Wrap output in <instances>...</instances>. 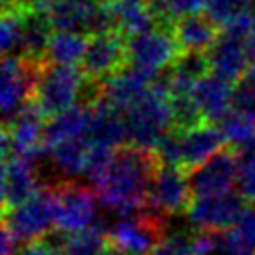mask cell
Listing matches in <instances>:
<instances>
[{
	"label": "cell",
	"mask_w": 255,
	"mask_h": 255,
	"mask_svg": "<svg viewBox=\"0 0 255 255\" xmlns=\"http://www.w3.org/2000/svg\"><path fill=\"white\" fill-rule=\"evenodd\" d=\"M249 4H251V0H207L205 14L211 22H215L217 26L223 28L229 20L247 12Z\"/></svg>",
	"instance_id": "836d02e7"
},
{
	"label": "cell",
	"mask_w": 255,
	"mask_h": 255,
	"mask_svg": "<svg viewBox=\"0 0 255 255\" xmlns=\"http://www.w3.org/2000/svg\"><path fill=\"white\" fill-rule=\"evenodd\" d=\"M114 14H116V30L126 38H133L137 34L155 28L153 18L145 4L114 0Z\"/></svg>",
	"instance_id": "484cf974"
},
{
	"label": "cell",
	"mask_w": 255,
	"mask_h": 255,
	"mask_svg": "<svg viewBox=\"0 0 255 255\" xmlns=\"http://www.w3.org/2000/svg\"><path fill=\"white\" fill-rule=\"evenodd\" d=\"M124 122L128 145L153 153L161 137L173 129L169 98L149 88V92L124 114Z\"/></svg>",
	"instance_id": "3957f363"
},
{
	"label": "cell",
	"mask_w": 255,
	"mask_h": 255,
	"mask_svg": "<svg viewBox=\"0 0 255 255\" xmlns=\"http://www.w3.org/2000/svg\"><path fill=\"white\" fill-rule=\"evenodd\" d=\"M223 133L215 124H201L193 129L181 131V147H183V167L197 169L213 155H217L223 147Z\"/></svg>",
	"instance_id": "ffe728a7"
},
{
	"label": "cell",
	"mask_w": 255,
	"mask_h": 255,
	"mask_svg": "<svg viewBox=\"0 0 255 255\" xmlns=\"http://www.w3.org/2000/svg\"><path fill=\"white\" fill-rule=\"evenodd\" d=\"M42 66L44 64H34L16 56H8L2 60L0 104H2L4 124L34 100V90Z\"/></svg>",
	"instance_id": "9c48e42d"
},
{
	"label": "cell",
	"mask_w": 255,
	"mask_h": 255,
	"mask_svg": "<svg viewBox=\"0 0 255 255\" xmlns=\"http://www.w3.org/2000/svg\"><path fill=\"white\" fill-rule=\"evenodd\" d=\"M90 128V106L78 104L64 114L50 118L44 129V147L64 141V139H78L88 137Z\"/></svg>",
	"instance_id": "603a6c76"
},
{
	"label": "cell",
	"mask_w": 255,
	"mask_h": 255,
	"mask_svg": "<svg viewBox=\"0 0 255 255\" xmlns=\"http://www.w3.org/2000/svg\"><path fill=\"white\" fill-rule=\"evenodd\" d=\"M217 128L223 133L225 143L235 147V151H241V149H247V147H255V122H251L243 114L231 110L217 124Z\"/></svg>",
	"instance_id": "83f0119b"
},
{
	"label": "cell",
	"mask_w": 255,
	"mask_h": 255,
	"mask_svg": "<svg viewBox=\"0 0 255 255\" xmlns=\"http://www.w3.org/2000/svg\"><path fill=\"white\" fill-rule=\"evenodd\" d=\"M149 255H197L195 235L187 231H169L157 241Z\"/></svg>",
	"instance_id": "1f68e13d"
},
{
	"label": "cell",
	"mask_w": 255,
	"mask_h": 255,
	"mask_svg": "<svg viewBox=\"0 0 255 255\" xmlns=\"http://www.w3.org/2000/svg\"><path fill=\"white\" fill-rule=\"evenodd\" d=\"M100 199L80 181L56 185V229L64 235H76L102 229Z\"/></svg>",
	"instance_id": "5b68a950"
},
{
	"label": "cell",
	"mask_w": 255,
	"mask_h": 255,
	"mask_svg": "<svg viewBox=\"0 0 255 255\" xmlns=\"http://www.w3.org/2000/svg\"><path fill=\"white\" fill-rule=\"evenodd\" d=\"M80 64V70L92 82H102L118 74L128 64V38L120 32L88 38L86 52Z\"/></svg>",
	"instance_id": "30bf717a"
},
{
	"label": "cell",
	"mask_w": 255,
	"mask_h": 255,
	"mask_svg": "<svg viewBox=\"0 0 255 255\" xmlns=\"http://www.w3.org/2000/svg\"><path fill=\"white\" fill-rule=\"evenodd\" d=\"M110 239L104 235V229H92L76 235H64L56 245L58 255H108Z\"/></svg>",
	"instance_id": "4316f807"
},
{
	"label": "cell",
	"mask_w": 255,
	"mask_h": 255,
	"mask_svg": "<svg viewBox=\"0 0 255 255\" xmlns=\"http://www.w3.org/2000/svg\"><path fill=\"white\" fill-rule=\"evenodd\" d=\"M0 48L4 58L22 54V12L10 10L2 12V26H0Z\"/></svg>",
	"instance_id": "f546056e"
},
{
	"label": "cell",
	"mask_w": 255,
	"mask_h": 255,
	"mask_svg": "<svg viewBox=\"0 0 255 255\" xmlns=\"http://www.w3.org/2000/svg\"><path fill=\"white\" fill-rule=\"evenodd\" d=\"M92 147V141L88 137H78V139H64L58 143H52L44 147L48 157L50 167L54 173L60 177V183L84 179V169H86V159L88 151Z\"/></svg>",
	"instance_id": "ac0fdd59"
},
{
	"label": "cell",
	"mask_w": 255,
	"mask_h": 255,
	"mask_svg": "<svg viewBox=\"0 0 255 255\" xmlns=\"http://www.w3.org/2000/svg\"><path fill=\"white\" fill-rule=\"evenodd\" d=\"M161 223L165 221H159L147 213L118 217V221L108 229L110 245L124 255H149L157 241L163 237Z\"/></svg>",
	"instance_id": "8fae6325"
},
{
	"label": "cell",
	"mask_w": 255,
	"mask_h": 255,
	"mask_svg": "<svg viewBox=\"0 0 255 255\" xmlns=\"http://www.w3.org/2000/svg\"><path fill=\"white\" fill-rule=\"evenodd\" d=\"M151 82V78L126 66L118 74L100 82V98L118 112L126 114L149 92Z\"/></svg>",
	"instance_id": "9a60e30c"
},
{
	"label": "cell",
	"mask_w": 255,
	"mask_h": 255,
	"mask_svg": "<svg viewBox=\"0 0 255 255\" xmlns=\"http://www.w3.org/2000/svg\"><path fill=\"white\" fill-rule=\"evenodd\" d=\"M108 255H124V253H120L118 249H114V247H110V251H108Z\"/></svg>",
	"instance_id": "60d3db41"
},
{
	"label": "cell",
	"mask_w": 255,
	"mask_h": 255,
	"mask_svg": "<svg viewBox=\"0 0 255 255\" xmlns=\"http://www.w3.org/2000/svg\"><path fill=\"white\" fill-rule=\"evenodd\" d=\"M191 185L189 175L181 171V167H165L159 165L155 169L149 199H147V215L165 221L167 217L185 213L191 203Z\"/></svg>",
	"instance_id": "ba28073f"
},
{
	"label": "cell",
	"mask_w": 255,
	"mask_h": 255,
	"mask_svg": "<svg viewBox=\"0 0 255 255\" xmlns=\"http://www.w3.org/2000/svg\"><path fill=\"white\" fill-rule=\"evenodd\" d=\"M153 155L159 165L165 167H183V147H181V131L169 129L157 147L153 149Z\"/></svg>",
	"instance_id": "d6a6232c"
},
{
	"label": "cell",
	"mask_w": 255,
	"mask_h": 255,
	"mask_svg": "<svg viewBox=\"0 0 255 255\" xmlns=\"http://www.w3.org/2000/svg\"><path fill=\"white\" fill-rule=\"evenodd\" d=\"M16 255H58V249L46 241H36V243L22 245Z\"/></svg>",
	"instance_id": "74e56055"
},
{
	"label": "cell",
	"mask_w": 255,
	"mask_h": 255,
	"mask_svg": "<svg viewBox=\"0 0 255 255\" xmlns=\"http://www.w3.org/2000/svg\"><path fill=\"white\" fill-rule=\"evenodd\" d=\"M233 110L255 122V92L237 84L233 90Z\"/></svg>",
	"instance_id": "d590c367"
},
{
	"label": "cell",
	"mask_w": 255,
	"mask_h": 255,
	"mask_svg": "<svg viewBox=\"0 0 255 255\" xmlns=\"http://www.w3.org/2000/svg\"><path fill=\"white\" fill-rule=\"evenodd\" d=\"M207 60H209L211 74L221 76L231 84L239 82L247 72V68L251 66L247 44L225 32H219L217 40L207 50Z\"/></svg>",
	"instance_id": "2e32d148"
},
{
	"label": "cell",
	"mask_w": 255,
	"mask_h": 255,
	"mask_svg": "<svg viewBox=\"0 0 255 255\" xmlns=\"http://www.w3.org/2000/svg\"><path fill=\"white\" fill-rule=\"evenodd\" d=\"M181 54L169 28H151L143 34L128 38V64L143 76L155 80L169 70Z\"/></svg>",
	"instance_id": "8992f818"
},
{
	"label": "cell",
	"mask_w": 255,
	"mask_h": 255,
	"mask_svg": "<svg viewBox=\"0 0 255 255\" xmlns=\"http://www.w3.org/2000/svg\"><path fill=\"white\" fill-rule=\"evenodd\" d=\"M247 52H249V60H251V64H255V36L247 42Z\"/></svg>",
	"instance_id": "ab89813d"
},
{
	"label": "cell",
	"mask_w": 255,
	"mask_h": 255,
	"mask_svg": "<svg viewBox=\"0 0 255 255\" xmlns=\"http://www.w3.org/2000/svg\"><path fill=\"white\" fill-rule=\"evenodd\" d=\"M124 2H135V4H147V0H124Z\"/></svg>",
	"instance_id": "b9f144b4"
},
{
	"label": "cell",
	"mask_w": 255,
	"mask_h": 255,
	"mask_svg": "<svg viewBox=\"0 0 255 255\" xmlns=\"http://www.w3.org/2000/svg\"><path fill=\"white\" fill-rule=\"evenodd\" d=\"M52 26L42 10L34 12H22V54L20 58L34 62V64H46V50L50 44Z\"/></svg>",
	"instance_id": "7402d4cb"
},
{
	"label": "cell",
	"mask_w": 255,
	"mask_h": 255,
	"mask_svg": "<svg viewBox=\"0 0 255 255\" xmlns=\"http://www.w3.org/2000/svg\"><path fill=\"white\" fill-rule=\"evenodd\" d=\"M56 227V187H40L24 203L4 211V229L18 243L42 241Z\"/></svg>",
	"instance_id": "277c9868"
},
{
	"label": "cell",
	"mask_w": 255,
	"mask_h": 255,
	"mask_svg": "<svg viewBox=\"0 0 255 255\" xmlns=\"http://www.w3.org/2000/svg\"><path fill=\"white\" fill-rule=\"evenodd\" d=\"M36 159L12 153L2 159V201L4 211L24 203L40 189V169Z\"/></svg>",
	"instance_id": "4fadbf2b"
},
{
	"label": "cell",
	"mask_w": 255,
	"mask_h": 255,
	"mask_svg": "<svg viewBox=\"0 0 255 255\" xmlns=\"http://www.w3.org/2000/svg\"><path fill=\"white\" fill-rule=\"evenodd\" d=\"M46 116L38 110L34 102H30L24 110H20L12 120L4 124L2 129V159L18 153L42 161L44 151V129Z\"/></svg>",
	"instance_id": "52a82bcc"
},
{
	"label": "cell",
	"mask_w": 255,
	"mask_h": 255,
	"mask_svg": "<svg viewBox=\"0 0 255 255\" xmlns=\"http://www.w3.org/2000/svg\"><path fill=\"white\" fill-rule=\"evenodd\" d=\"M241 211H243L241 195L227 191L217 195L193 197L185 211V217L189 225L195 227L197 231L223 233L237 221Z\"/></svg>",
	"instance_id": "7c38bea8"
},
{
	"label": "cell",
	"mask_w": 255,
	"mask_h": 255,
	"mask_svg": "<svg viewBox=\"0 0 255 255\" xmlns=\"http://www.w3.org/2000/svg\"><path fill=\"white\" fill-rule=\"evenodd\" d=\"M157 159L149 151L131 145L116 149L110 167L96 185L100 205L118 217L139 215L147 207Z\"/></svg>",
	"instance_id": "6da1fadb"
},
{
	"label": "cell",
	"mask_w": 255,
	"mask_h": 255,
	"mask_svg": "<svg viewBox=\"0 0 255 255\" xmlns=\"http://www.w3.org/2000/svg\"><path fill=\"white\" fill-rule=\"evenodd\" d=\"M233 86L221 76L207 74L191 90V96L207 124H219L233 110Z\"/></svg>",
	"instance_id": "e0dca14e"
},
{
	"label": "cell",
	"mask_w": 255,
	"mask_h": 255,
	"mask_svg": "<svg viewBox=\"0 0 255 255\" xmlns=\"http://www.w3.org/2000/svg\"><path fill=\"white\" fill-rule=\"evenodd\" d=\"M169 110H171V124L177 131L193 129L205 124L191 92L189 94H171L169 96Z\"/></svg>",
	"instance_id": "f1b7e54d"
},
{
	"label": "cell",
	"mask_w": 255,
	"mask_h": 255,
	"mask_svg": "<svg viewBox=\"0 0 255 255\" xmlns=\"http://www.w3.org/2000/svg\"><path fill=\"white\" fill-rule=\"evenodd\" d=\"M207 0H165V6L169 10V16L173 18V22H177L183 16H191V14H199L201 8H205Z\"/></svg>",
	"instance_id": "8d00e7d4"
},
{
	"label": "cell",
	"mask_w": 255,
	"mask_h": 255,
	"mask_svg": "<svg viewBox=\"0 0 255 255\" xmlns=\"http://www.w3.org/2000/svg\"><path fill=\"white\" fill-rule=\"evenodd\" d=\"M219 255H255V205L243 207L237 221L219 233Z\"/></svg>",
	"instance_id": "cb8c5ba5"
},
{
	"label": "cell",
	"mask_w": 255,
	"mask_h": 255,
	"mask_svg": "<svg viewBox=\"0 0 255 255\" xmlns=\"http://www.w3.org/2000/svg\"><path fill=\"white\" fill-rule=\"evenodd\" d=\"M173 38L181 52H203L213 46L217 40V24L207 18V14L183 16L173 24Z\"/></svg>",
	"instance_id": "44dd1931"
},
{
	"label": "cell",
	"mask_w": 255,
	"mask_h": 255,
	"mask_svg": "<svg viewBox=\"0 0 255 255\" xmlns=\"http://www.w3.org/2000/svg\"><path fill=\"white\" fill-rule=\"evenodd\" d=\"M221 32H225V34H229V36H233V38H237V40L247 44L255 36V12L247 10V12L239 14V16H235L233 20H229L221 28Z\"/></svg>",
	"instance_id": "e575fe53"
},
{
	"label": "cell",
	"mask_w": 255,
	"mask_h": 255,
	"mask_svg": "<svg viewBox=\"0 0 255 255\" xmlns=\"http://www.w3.org/2000/svg\"><path fill=\"white\" fill-rule=\"evenodd\" d=\"M237 153L231 149H221L217 155L189 173L193 197L233 191V185H237Z\"/></svg>",
	"instance_id": "5bb4252c"
},
{
	"label": "cell",
	"mask_w": 255,
	"mask_h": 255,
	"mask_svg": "<svg viewBox=\"0 0 255 255\" xmlns=\"http://www.w3.org/2000/svg\"><path fill=\"white\" fill-rule=\"evenodd\" d=\"M239 84L245 86V88H249L251 92H255V64H251L247 68V72L243 74V78L239 80Z\"/></svg>",
	"instance_id": "f35d334b"
},
{
	"label": "cell",
	"mask_w": 255,
	"mask_h": 255,
	"mask_svg": "<svg viewBox=\"0 0 255 255\" xmlns=\"http://www.w3.org/2000/svg\"><path fill=\"white\" fill-rule=\"evenodd\" d=\"M237 189L241 199L255 205V147L237 151Z\"/></svg>",
	"instance_id": "4dcf8cb0"
},
{
	"label": "cell",
	"mask_w": 255,
	"mask_h": 255,
	"mask_svg": "<svg viewBox=\"0 0 255 255\" xmlns=\"http://www.w3.org/2000/svg\"><path fill=\"white\" fill-rule=\"evenodd\" d=\"M88 78L76 66L44 64L34 90V104L46 118H56L82 104Z\"/></svg>",
	"instance_id": "7a4b0ae2"
},
{
	"label": "cell",
	"mask_w": 255,
	"mask_h": 255,
	"mask_svg": "<svg viewBox=\"0 0 255 255\" xmlns=\"http://www.w3.org/2000/svg\"><path fill=\"white\" fill-rule=\"evenodd\" d=\"M88 139L96 145L104 147H124L128 145L126 135V122L124 114L106 104L102 98L90 106V128H88Z\"/></svg>",
	"instance_id": "d6986e66"
},
{
	"label": "cell",
	"mask_w": 255,
	"mask_h": 255,
	"mask_svg": "<svg viewBox=\"0 0 255 255\" xmlns=\"http://www.w3.org/2000/svg\"><path fill=\"white\" fill-rule=\"evenodd\" d=\"M88 40L72 32H54L46 50V64L50 66H76L82 62Z\"/></svg>",
	"instance_id": "d4e9b609"
}]
</instances>
